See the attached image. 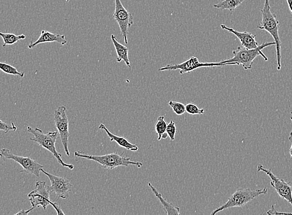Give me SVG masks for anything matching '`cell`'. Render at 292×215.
I'll return each mask as SVG.
<instances>
[{
  "label": "cell",
  "instance_id": "f546056e",
  "mask_svg": "<svg viewBox=\"0 0 292 215\" xmlns=\"http://www.w3.org/2000/svg\"><path fill=\"white\" fill-rule=\"evenodd\" d=\"M287 3L288 6L289 10H290L292 15V0H287Z\"/></svg>",
  "mask_w": 292,
  "mask_h": 215
},
{
  "label": "cell",
  "instance_id": "3957f363",
  "mask_svg": "<svg viewBox=\"0 0 292 215\" xmlns=\"http://www.w3.org/2000/svg\"><path fill=\"white\" fill-rule=\"evenodd\" d=\"M27 130L29 133H31L33 135V137L30 138L31 141L36 142L39 144L40 146L45 148V149L49 151L52 154L60 165L64 168H69L71 170L74 169V165L71 164L66 163L62 158V154L58 153L55 147V143H56L58 137V133L57 132H50L48 133H44L41 129L39 128H32L30 126L27 127Z\"/></svg>",
  "mask_w": 292,
  "mask_h": 215
},
{
  "label": "cell",
  "instance_id": "d4e9b609",
  "mask_svg": "<svg viewBox=\"0 0 292 215\" xmlns=\"http://www.w3.org/2000/svg\"><path fill=\"white\" fill-rule=\"evenodd\" d=\"M17 128L14 123L8 124L0 120V130L4 131L5 133H7L10 131H16Z\"/></svg>",
  "mask_w": 292,
  "mask_h": 215
},
{
  "label": "cell",
  "instance_id": "d6986e66",
  "mask_svg": "<svg viewBox=\"0 0 292 215\" xmlns=\"http://www.w3.org/2000/svg\"><path fill=\"white\" fill-rule=\"evenodd\" d=\"M168 124L165 121L164 115H160L156 124H155V130L157 136H158V141L162 139H166L168 137L166 129H167Z\"/></svg>",
  "mask_w": 292,
  "mask_h": 215
},
{
  "label": "cell",
  "instance_id": "4dcf8cb0",
  "mask_svg": "<svg viewBox=\"0 0 292 215\" xmlns=\"http://www.w3.org/2000/svg\"><path fill=\"white\" fill-rule=\"evenodd\" d=\"M290 114H291L290 119H291V124H292V111L290 112Z\"/></svg>",
  "mask_w": 292,
  "mask_h": 215
},
{
  "label": "cell",
  "instance_id": "4316f807",
  "mask_svg": "<svg viewBox=\"0 0 292 215\" xmlns=\"http://www.w3.org/2000/svg\"><path fill=\"white\" fill-rule=\"evenodd\" d=\"M52 206L53 207L55 210H56L57 214H66L65 213H64L62 209H61L60 207V205H58V203L54 202L53 204H52Z\"/></svg>",
  "mask_w": 292,
  "mask_h": 215
},
{
  "label": "cell",
  "instance_id": "f1b7e54d",
  "mask_svg": "<svg viewBox=\"0 0 292 215\" xmlns=\"http://www.w3.org/2000/svg\"><path fill=\"white\" fill-rule=\"evenodd\" d=\"M289 140L291 142V147L290 150H289V153H290V158L292 159V130L290 132V136H289Z\"/></svg>",
  "mask_w": 292,
  "mask_h": 215
},
{
  "label": "cell",
  "instance_id": "ffe728a7",
  "mask_svg": "<svg viewBox=\"0 0 292 215\" xmlns=\"http://www.w3.org/2000/svg\"><path fill=\"white\" fill-rule=\"evenodd\" d=\"M0 37L4 40V45L3 46L5 47L6 46L8 45H13L14 43L18 42L19 40L25 39L26 36L25 34L17 35L12 33H4L0 31Z\"/></svg>",
  "mask_w": 292,
  "mask_h": 215
},
{
  "label": "cell",
  "instance_id": "9c48e42d",
  "mask_svg": "<svg viewBox=\"0 0 292 215\" xmlns=\"http://www.w3.org/2000/svg\"><path fill=\"white\" fill-rule=\"evenodd\" d=\"M115 8L113 18L118 23L125 43L128 44V34L131 26L134 24L133 14L127 10L121 0H115Z\"/></svg>",
  "mask_w": 292,
  "mask_h": 215
},
{
  "label": "cell",
  "instance_id": "1f68e13d",
  "mask_svg": "<svg viewBox=\"0 0 292 215\" xmlns=\"http://www.w3.org/2000/svg\"><path fill=\"white\" fill-rule=\"evenodd\" d=\"M66 2H70V0H66Z\"/></svg>",
  "mask_w": 292,
  "mask_h": 215
},
{
  "label": "cell",
  "instance_id": "8fae6325",
  "mask_svg": "<svg viewBox=\"0 0 292 215\" xmlns=\"http://www.w3.org/2000/svg\"><path fill=\"white\" fill-rule=\"evenodd\" d=\"M50 192L46 181H38L35 189L28 195L32 207L34 208L41 207L46 210L49 205L53 204L50 200Z\"/></svg>",
  "mask_w": 292,
  "mask_h": 215
},
{
  "label": "cell",
  "instance_id": "8992f818",
  "mask_svg": "<svg viewBox=\"0 0 292 215\" xmlns=\"http://www.w3.org/2000/svg\"><path fill=\"white\" fill-rule=\"evenodd\" d=\"M238 65L236 63L218 62H200L199 60L195 57H191L187 60L179 64H168L158 69L159 71H175L179 69L180 74L183 75L196 70L200 68H212L215 66H223L226 65Z\"/></svg>",
  "mask_w": 292,
  "mask_h": 215
},
{
  "label": "cell",
  "instance_id": "2e32d148",
  "mask_svg": "<svg viewBox=\"0 0 292 215\" xmlns=\"http://www.w3.org/2000/svg\"><path fill=\"white\" fill-rule=\"evenodd\" d=\"M111 39L113 42L114 47L117 54L116 61L117 62H124L125 65L131 68V62L129 59V49L118 42L116 37L114 34L111 36Z\"/></svg>",
  "mask_w": 292,
  "mask_h": 215
},
{
  "label": "cell",
  "instance_id": "6da1fadb",
  "mask_svg": "<svg viewBox=\"0 0 292 215\" xmlns=\"http://www.w3.org/2000/svg\"><path fill=\"white\" fill-rule=\"evenodd\" d=\"M261 12L262 21L261 24L257 26V28L259 30L266 31L273 37L274 42L276 43L277 68L278 70H280L282 68V42L280 39L279 33L280 22L277 19L276 14L272 12L269 0H265L264 7L261 10Z\"/></svg>",
  "mask_w": 292,
  "mask_h": 215
},
{
  "label": "cell",
  "instance_id": "277c9868",
  "mask_svg": "<svg viewBox=\"0 0 292 215\" xmlns=\"http://www.w3.org/2000/svg\"><path fill=\"white\" fill-rule=\"evenodd\" d=\"M75 157L78 158L90 159L98 162L105 169L113 170L119 166L129 167L130 165H136L138 168L143 165L141 162H136L131 160V158L122 156L117 153H110L103 156H95L92 155H86L82 152H75Z\"/></svg>",
  "mask_w": 292,
  "mask_h": 215
},
{
  "label": "cell",
  "instance_id": "484cf974",
  "mask_svg": "<svg viewBox=\"0 0 292 215\" xmlns=\"http://www.w3.org/2000/svg\"><path fill=\"white\" fill-rule=\"evenodd\" d=\"M266 214H292V213H286V212H279L276 210L275 205L272 206L271 209L268 210Z\"/></svg>",
  "mask_w": 292,
  "mask_h": 215
},
{
  "label": "cell",
  "instance_id": "7a4b0ae2",
  "mask_svg": "<svg viewBox=\"0 0 292 215\" xmlns=\"http://www.w3.org/2000/svg\"><path fill=\"white\" fill-rule=\"evenodd\" d=\"M276 45L275 42H265L258 47L254 49H247L239 46L236 50L233 51V57L229 59L221 61L224 63H236L238 65H242L244 69L248 70L253 67L254 61L259 56H262L265 61H268V58L263 53L262 50L267 46Z\"/></svg>",
  "mask_w": 292,
  "mask_h": 215
},
{
  "label": "cell",
  "instance_id": "cb8c5ba5",
  "mask_svg": "<svg viewBox=\"0 0 292 215\" xmlns=\"http://www.w3.org/2000/svg\"><path fill=\"white\" fill-rule=\"evenodd\" d=\"M166 133L171 141H174L175 134L177 133L176 124L173 121H171L170 123L168 124L167 129H166Z\"/></svg>",
  "mask_w": 292,
  "mask_h": 215
},
{
  "label": "cell",
  "instance_id": "44dd1931",
  "mask_svg": "<svg viewBox=\"0 0 292 215\" xmlns=\"http://www.w3.org/2000/svg\"><path fill=\"white\" fill-rule=\"evenodd\" d=\"M0 70L4 72L6 74L17 75V76L21 78L22 80L25 75V72L19 71L14 66L7 63L0 62Z\"/></svg>",
  "mask_w": 292,
  "mask_h": 215
},
{
  "label": "cell",
  "instance_id": "52a82bcc",
  "mask_svg": "<svg viewBox=\"0 0 292 215\" xmlns=\"http://www.w3.org/2000/svg\"><path fill=\"white\" fill-rule=\"evenodd\" d=\"M0 158L5 161L7 159H11L22 165L23 169L20 171L21 173L34 174L39 177L40 172L44 169L43 165L38 163L34 159L30 157H24L14 155L8 148L0 149Z\"/></svg>",
  "mask_w": 292,
  "mask_h": 215
},
{
  "label": "cell",
  "instance_id": "7c38bea8",
  "mask_svg": "<svg viewBox=\"0 0 292 215\" xmlns=\"http://www.w3.org/2000/svg\"><path fill=\"white\" fill-rule=\"evenodd\" d=\"M41 172L48 176L51 185L48 186L50 193L56 194L58 198L66 199L69 197L72 188V184L69 179L66 177L54 176L42 170Z\"/></svg>",
  "mask_w": 292,
  "mask_h": 215
},
{
  "label": "cell",
  "instance_id": "5b68a950",
  "mask_svg": "<svg viewBox=\"0 0 292 215\" xmlns=\"http://www.w3.org/2000/svg\"><path fill=\"white\" fill-rule=\"evenodd\" d=\"M268 193L266 188L260 189L251 190L250 188H239L235 193L232 195L228 200L224 204L216 209L211 213L215 215L221 211L233 207H242L247 203L252 201L261 195H265Z\"/></svg>",
  "mask_w": 292,
  "mask_h": 215
},
{
  "label": "cell",
  "instance_id": "9a60e30c",
  "mask_svg": "<svg viewBox=\"0 0 292 215\" xmlns=\"http://www.w3.org/2000/svg\"><path fill=\"white\" fill-rule=\"evenodd\" d=\"M98 129L105 131V132L107 133L108 136L110 138V141L112 142L115 141L119 147L125 148L126 150L128 151H131V152H138L139 148L136 145L131 144L128 139L122 137V136L113 134V133L111 132L108 129V128L105 126L104 124H101L100 126H99Z\"/></svg>",
  "mask_w": 292,
  "mask_h": 215
},
{
  "label": "cell",
  "instance_id": "603a6c76",
  "mask_svg": "<svg viewBox=\"0 0 292 215\" xmlns=\"http://www.w3.org/2000/svg\"><path fill=\"white\" fill-rule=\"evenodd\" d=\"M186 112L192 115H203L204 113L203 109H200L196 104L189 103L185 105Z\"/></svg>",
  "mask_w": 292,
  "mask_h": 215
},
{
  "label": "cell",
  "instance_id": "e0dca14e",
  "mask_svg": "<svg viewBox=\"0 0 292 215\" xmlns=\"http://www.w3.org/2000/svg\"><path fill=\"white\" fill-rule=\"evenodd\" d=\"M148 186L151 188L152 192H153L154 196L159 199L166 214L168 215L180 214V209L179 207H175L172 203L168 202L167 200L163 198L162 195L154 187L151 183H148Z\"/></svg>",
  "mask_w": 292,
  "mask_h": 215
},
{
  "label": "cell",
  "instance_id": "ba28073f",
  "mask_svg": "<svg viewBox=\"0 0 292 215\" xmlns=\"http://www.w3.org/2000/svg\"><path fill=\"white\" fill-rule=\"evenodd\" d=\"M66 106L58 107L54 112V123L55 127L59 133L61 141H62L64 150L67 156H70L71 153L69 149L70 137L69 121L67 115Z\"/></svg>",
  "mask_w": 292,
  "mask_h": 215
},
{
  "label": "cell",
  "instance_id": "30bf717a",
  "mask_svg": "<svg viewBox=\"0 0 292 215\" xmlns=\"http://www.w3.org/2000/svg\"><path fill=\"white\" fill-rule=\"evenodd\" d=\"M261 171L265 173L270 177V185L272 187L275 188L280 198L287 200L292 206V185L290 183L286 182L284 179H280L274 175L271 169H266L262 165L259 164L258 172H261Z\"/></svg>",
  "mask_w": 292,
  "mask_h": 215
},
{
  "label": "cell",
  "instance_id": "83f0119b",
  "mask_svg": "<svg viewBox=\"0 0 292 215\" xmlns=\"http://www.w3.org/2000/svg\"><path fill=\"white\" fill-rule=\"evenodd\" d=\"M34 207H32L30 209H29V210H22L18 212V213H16V215H23V214H25V215H27L29 213H30L31 211H33L34 210Z\"/></svg>",
  "mask_w": 292,
  "mask_h": 215
},
{
  "label": "cell",
  "instance_id": "5bb4252c",
  "mask_svg": "<svg viewBox=\"0 0 292 215\" xmlns=\"http://www.w3.org/2000/svg\"><path fill=\"white\" fill-rule=\"evenodd\" d=\"M48 42H57L61 45H65L67 43V40L64 35L54 34L48 31L42 30L39 38L36 42L30 43L28 45V48L31 49L40 43Z\"/></svg>",
  "mask_w": 292,
  "mask_h": 215
},
{
  "label": "cell",
  "instance_id": "7402d4cb",
  "mask_svg": "<svg viewBox=\"0 0 292 215\" xmlns=\"http://www.w3.org/2000/svg\"><path fill=\"white\" fill-rule=\"evenodd\" d=\"M169 105L173 110L174 112L177 115H182L186 112L185 105L180 102L170 101Z\"/></svg>",
  "mask_w": 292,
  "mask_h": 215
},
{
  "label": "cell",
  "instance_id": "ac0fdd59",
  "mask_svg": "<svg viewBox=\"0 0 292 215\" xmlns=\"http://www.w3.org/2000/svg\"><path fill=\"white\" fill-rule=\"evenodd\" d=\"M246 0H224V1L214 5V7L221 10H227L233 13L236 9Z\"/></svg>",
  "mask_w": 292,
  "mask_h": 215
},
{
  "label": "cell",
  "instance_id": "4fadbf2b",
  "mask_svg": "<svg viewBox=\"0 0 292 215\" xmlns=\"http://www.w3.org/2000/svg\"><path fill=\"white\" fill-rule=\"evenodd\" d=\"M221 29L228 31L229 33L235 35L241 42L242 46L247 49H254L259 46L258 42L256 40V35L249 33V32H239L234 30L233 28L228 27L225 25H221Z\"/></svg>",
  "mask_w": 292,
  "mask_h": 215
}]
</instances>
